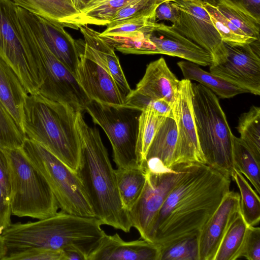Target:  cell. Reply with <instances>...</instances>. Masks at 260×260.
Returning a JSON list of instances; mask_svg holds the SVG:
<instances>
[{"instance_id":"6da1fadb","label":"cell","mask_w":260,"mask_h":260,"mask_svg":"<svg viewBox=\"0 0 260 260\" xmlns=\"http://www.w3.org/2000/svg\"><path fill=\"white\" fill-rule=\"evenodd\" d=\"M231 181L206 164H191L162 205L150 241L161 247L198 234L230 191Z\"/></svg>"},{"instance_id":"7a4b0ae2","label":"cell","mask_w":260,"mask_h":260,"mask_svg":"<svg viewBox=\"0 0 260 260\" xmlns=\"http://www.w3.org/2000/svg\"><path fill=\"white\" fill-rule=\"evenodd\" d=\"M76 127L81 143V156L76 174L81 180L101 224L125 233L132 228L128 211L122 202L113 169L99 130L89 126L77 111Z\"/></svg>"},{"instance_id":"3957f363","label":"cell","mask_w":260,"mask_h":260,"mask_svg":"<svg viewBox=\"0 0 260 260\" xmlns=\"http://www.w3.org/2000/svg\"><path fill=\"white\" fill-rule=\"evenodd\" d=\"M96 217L57 212L50 217L26 223H11L2 235L6 256L36 248L63 250L76 246L88 256L106 234ZM88 258V257H87Z\"/></svg>"},{"instance_id":"277c9868","label":"cell","mask_w":260,"mask_h":260,"mask_svg":"<svg viewBox=\"0 0 260 260\" xmlns=\"http://www.w3.org/2000/svg\"><path fill=\"white\" fill-rule=\"evenodd\" d=\"M77 111L69 105L28 94L22 118L26 138L40 144L76 173L81 156Z\"/></svg>"},{"instance_id":"5b68a950","label":"cell","mask_w":260,"mask_h":260,"mask_svg":"<svg viewBox=\"0 0 260 260\" xmlns=\"http://www.w3.org/2000/svg\"><path fill=\"white\" fill-rule=\"evenodd\" d=\"M193 114L200 149L206 164L232 178L234 135L216 94L192 83Z\"/></svg>"},{"instance_id":"8992f818","label":"cell","mask_w":260,"mask_h":260,"mask_svg":"<svg viewBox=\"0 0 260 260\" xmlns=\"http://www.w3.org/2000/svg\"><path fill=\"white\" fill-rule=\"evenodd\" d=\"M19 28L40 62L43 82L38 94L47 99L85 110L90 100L75 76L54 55L40 32L35 15L17 6Z\"/></svg>"},{"instance_id":"52a82bcc","label":"cell","mask_w":260,"mask_h":260,"mask_svg":"<svg viewBox=\"0 0 260 260\" xmlns=\"http://www.w3.org/2000/svg\"><path fill=\"white\" fill-rule=\"evenodd\" d=\"M4 150L10 171L12 215L41 219L55 214L59 208L54 193L21 148Z\"/></svg>"},{"instance_id":"ba28073f","label":"cell","mask_w":260,"mask_h":260,"mask_svg":"<svg viewBox=\"0 0 260 260\" xmlns=\"http://www.w3.org/2000/svg\"><path fill=\"white\" fill-rule=\"evenodd\" d=\"M21 149L46 180L60 211L95 217L85 188L75 172L44 147L27 138Z\"/></svg>"},{"instance_id":"9c48e42d","label":"cell","mask_w":260,"mask_h":260,"mask_svg":"<svg viewBox=\"0 0 260 260\" xmlns=\"http://www.w3.org/2000/svg\"><path fill=\"white\" fill-rule=\"evenodd\" d=\"M85 110L108 137L117 168H141L136 151L138 120L141 111L94 101L88 102Z\"/></svg>"},{"instance_id":"30bf717a","label":"cell","mask_w":260,"mask_h":260,"mask_svg":"<svg viewBox=\"0 0 260 260\" xmlns=\"http://www.w3.org/2000/svg\"><path fill=\"white\" fill-rule=\"evenodd\" d=\"M0 57L13 69L28 94H38L43 81L41 68L22 41L17 6L11 0H0Z\"/></svg>"},{"instance_id":"8fae6325","label":"cell","mask_w":260,"mask_h":260,"mask_svg":"<svg viewBox=\"0 0 260 260\" xmlns=\"http://www.w3.org/2000/svg\"><path fill=\"white\" fill-rule=\"evenodd\" d=\"M191 164L145 171L146 181L143 190L128 211L132 227L138 231L142 239L150 241L154 222L162 205Z\"/></svg>"},{"instance_id":"7c38bea8","label":"cell","mask_w":260,"mask_h":260,"mask_svg":"<svg viewBox=\"0 0 260 260\" xmlns=\"http://www.w3.org/2000/svg\"><path fill=\"white\" fill-rule=\"evenodd\" d=\"M203 0H173L178 13V19L171 26L178 32L200 46L212 56L217 64L223 62L226 51L215 28Z\"/></svg>"},{"instance_id":"4fadbf2b","label":"cell","mask_w":260,"mask_h":260,"mask_svg":"<svg viewBox=\"0 0 260 260\" xmlns=\"http://www.w3.org/2000/svg\"><path fill=\"white\" fill-rule=\"evenodd\" d=\"M225 60L210 66V72L240 86L248 92L260 94L259 40L250 43L223 42Z\"/></svg>"},{"instance_id":"5bb4252c","label":"cell","mask_w":260,"mask_h":260,"mask_svg":"<svg viewBox=\"0 0 260 260\" xmlns=\"http://www.w3.org/2000/svg\"><path fill=\"white\" fill-rule=\"evenodd\" d=\"M191 86L190 80H181L177 97L172 105L177 129L175 165L183 163L206 164L200 149L193 117Z\"/></svg>"},{"instance_id":"9a60e30c","label":"cell","mask_w":260,"mask_h":260,"mask_svg":"<svg viewBox=\"0 0 260 260\" xmlns=\"http://www.w3.org/2000/svg\"><path fill=\"white\" fill-rule=\"evenodd\" d=\"M75 77L90 101L115 106L124 105L125 97L112 77L80 51Z\"/></svg>"},{"instance_id":"2e32d148","label":"cell","mask_w":260,"mask_h":260,"mask_svg":"<svg viewBox=\"0 0 260 260\" xmlns=\"http://www.w3.org/2000/svg\"><path fill=\"white\" fill-rule=\"evenodd\" d=\"M240 211V194L229 191L198 234L199 260H214L228 228Z\"/></svg>"},{"instance_id":"e0dca14e","label":"cell","mask_w":260,"mask_h":260,"mask_svg":"<svg viewBox=\"0 0 260 260\" xmlns=\"http://www.w3.org/2000/svg\"><path fill=\"white\" fill-rule=\"evenodd\" d=\"M79 29L84 39V42L78 41L79 51L107 72L116 82L121 93L126 97L132 89L113 46L102 37L100 32L87 25H82Z\"/></svg>"},{"instance_id":"ac0fdd59","label":"cell","mask_w":260,"mask_h":260,"mask_svg":"<svg viewBox=\"0 0 260 260\" xmlns=\"http://www.w3.org/2000/svg\"><path fill=\"white\" fill-rule=\"evenodd\" d=\"M160 247L145 239L124 241L116 233L106 234L87 260H159Z\"/></svg>"},{"instance_id":"d6986e66","label":"cell","mask_w":260,"mask_h":260,"mask_svg":"<svg viewBox=\"0 0 260 260\" xmlns=\"http://www.w3.org/2000/svg\"><path fill=\"white\" fill-rule=\"evenodd\" d=\"M149 38L159 54L178 57L202 66H210L213 62L212 56L208 51L171 26L156 22Z\"/></svg>"},{"instance_id":"ffe728a7","label":"cell","mask_w":260,"mask_h":260,"mask_svg":"<svg viewBox=\"0 0 260 260\" xmlns=\"http://www.w3.org/2000/svg\"><path fill=\"white\" fill-rule=\"evenodd\" d=\"M179 80L169 69L165 59L149 63L141 80L132 91L153 100L163 99L172 104L180 87Z\"/></svg>"},{"instance_id":"44dd1931","label":"cell","mask_w":260,"mask_h":260,"mask_svg":"<svg viewBox=\"0 0 260 260\" xmlns=\"http://www.w3.org/2000/svg\"><path fill=\"white\" fill-rule=\"evenodd\" d=\"M40 32L50 50L75 76L79 51L74 40L60 24L35 15Z\"/></svg>"},{"instance_id":"7402d4cb","label":"cell","mask_w":260,"mask_h":260,"mask_svg":"<svg viewBox=\"0 0 260 260\" xmlns=\"http://www.w3.org/2000/svg\"><path fill=\"white\" fill-rule=\"evenodd\" d=\"M177 129L173 116L165 117L148 150L141 167L145 171L162 166L168 169L175 166Z\"/></svg>"},{"instance_id":"603a6c76","label":"cell","mask_w":260,"mask_h":260,"mask_svg":"<svg viewBox=\"0 0 260 260\" xmlns=\"http://www.w3.org/2000/svg\"><path fill=\"white\" fill-rule=\"evenodd\" d=\"M30 13L75 29L79 28L80 12L71 0H11Z\"/></svg>"},{"instance_id":"cb8c5ba5","label":"cell","mask_w":260,"mask_h":260,"mask_svg":"<svg viewBox=\"0 0 260 260\" xmlns=\"http://www.w3.org/2000/svg\"><path fill=\"white\" fill-rule=\"evenodd\" d=\"M27 94L16 73L0 57V101L22 131L23 106Z\"/></svg>"},{"instance_id":"d4e9b609","label":"cell","mask_w":260,"mask_h":260,"mask_svg":"<svg viewBox=\"0 0 260 260\" xmlns=\"http://www.w3.org/2000/svg\"><path fill=\"white\" fill-rule=\"evenodd\" d=\"M177 65L185 79L195 80L209 88L220 98L229 99L248 91L211 72L203 70L199 65L189 61H180Z\"/></svg>"},{"instance_id":"484cf974","label":"cell","mask_w":260,"mask_h":260,"mask_svg":"<svg viewBox=\"0 0 260 260\" xmlns=\"http://www.w3.org/2000/svg\"><path fill=\"white\" fill-rule=\"evenodd\" d=\"M115 173L122 202L128 211L143 190L146 181L145 171L142 168H117Z\"/></svg>"},{"instance_id":"4316f807","label":"cell","mask_w":260,"mask_h":260,"mask_svg":"<svg viewBox=\"0 0 260 260\" xmlns=\"http://www.w3.org/2000/svg\"><path fill=\"white\" fill-rule=\"evenodd\" d=\"M248 226L239 211L223 236L214 260H236L240 258Z\"/></svg>"},{"instance_id":"83f0119b","label":"cell","mask_w":260,"mask_h":260,"mask_svg":"<svg viewBox=\"0 0 260 260\" xmlns=\"http://www.w3.org/2000/svg\"><path fill=\"white\" fill-rule=\"evenodd\" d=\"M132 1L92 0L80 11L79 25H108L116 13Z\"/></svg>"},{"instance_id":"f1b7e54d","label":"cell","mask_w":260,"mask_h":260,"mask_svg":"<svg viewBox=\"0 0 260 260\" xmlns=\"http://www.w3.org/2000/svg\"><path fill=\"white\" fill-rule=\"evenodd\" d=\"M233 158L235 168L244 176L260 194V159L257 158L245 144L234 135Z\"/></svg>"},{"instance_id":"f546056e","label":"cell","mask_w":260,"mask_h":260,"mask_svg":"<svg viewBox=\"0 0 260 260\" xmlns=\"http://www.w3.org/2000/svg\"><path fill=\"white\" fill-rule=\"evenodd\" d=\"M152 30L118 35L103 36L101 35L108 43L113 46L114 49L123 53L159 54L156 46L149 38Z\"/></svg>"},{"instance_id":"4dcf8cb0","label":"cell","mask_w":260,"mask_h":260,"mask_svg":"<svg viewBox=\"0 0 260 260\" xmlns=\"http://www.w3.org/2000/svg\"><path fill=\"white\" fill-rule=\"evenodd\" d=\"M165 117L148 107L139 117L136 151L141 167L145 159L149 147Z\"/></svg>"},{"instance_id":"1f68e13d","label":"cell","mask_w":260,"mask_h":260,"mask_svg":"<svg viewBox=\"0 0 260 260\" xmlns=\"http://www.w3.org/2000/svg\"><path fill=\"white\" fill-rule=\"evenodd\" d=\"M232 178L236 182L240 190V213L248 226H255L260 220L259 195L237 170L233 172Z\"/></svg>"},{"instance_id":"d6a6232c","label":"cell","mask_w":260,"mask_h":260,"mask_svg":"<svg viewBox=\"0 0 260 260\" xmlns=\"http://www.w3.org/2000/svg\"><path fill=\"white\" fill-rule=\"evenodd\" d=\"M240 139L253 155L260 159V108L252 106L248 112L242 113L237 127Z\"/></svg>"},{"instance_id":"836d02e7","label":"cell","mask_w":260,"mask_h":260,"mask_svg":"<svg viewBox=\"0 0 260 260\" xmlns=\"http://www.w3.org/2000/svg\"><path fill=\"white\" fill-rule=\"evenodd\" d=\"M198 234L183 237L160 247L159 260H199Z\"/></svg>"},{"instance_id":"e575fe53","label":"cell","mask_w":260,"mask_h":260,"mask_svg":"<svg viewBox=\"0 0 260 260\" xmlns=\"http://www.w3.org/2000/svg\"><path fill=\"white\" fill-rule=\"evenodd\" d=\"M203 6L223 42L250 43L256 40L250 38L237 27L211 3L203 2Z\"/></svg>"},{"instance_id":"d590c367","label":"cell","mask_w":260,"mask_h":260,"mask_svg":"<svg viewBox=\"0 0 260 260\" xmlns=\"http://www.w3.org/2000/svg\"><path fill=\"white\" fill-rule=\"evenodd\" d=\"M26 136L5 106L0 101V148L22 147Z\"/></svg>"},{"instance_id":"8d00e7d4","label":"cell","mask_w":260,"mask_h":260,"mask_svg":"<svg viewBox=\"0 0 260 260\" xmlns=\"http://www.w3.org/2000/svg\"><path fill=\"white\" fill-rule=\"evenodd\" d=\"M220 13L249 37L259 40L260 22L242 11L220 3L214 4Z\"/></svg>"},{"instance_id":"74e56055","label":"cell","mask_w":260,"mask_h":260,"mask_svg":"<svg viewBox=\"0 0 260 260\" xmlns=\"http://www.w3.org/2000/svg\"><path fill=\"white\" fill-rule=\"evenodd\" d=\"M166 1L173 0H133L116 13L107 26H111L136 17L154 15L157 6Z\"/></svg>"},{"instance_id":"f35d334b","label":"cell","mask_w":260,"mask_h":260,"mask_svg":"<svg viewBox=\"0 0 260 260\" xmlns=\"http://www.w3.org/2000/svg\"><path fill=\"white\" fill-rule=\"evenodd\" d=\"M156 22L154 15H143L129 19L114 25L107 26L101 34L103 36L118 35L152 30Z\"/></svg>"},{"instance_id":"ab89813d","label":"cell","mask_w":260,"mask_h":260,"mask_svg":"<svg viewBox=\"0 0 260 260\" xmlns=\"http://www.w3.org/2000/svg\"><path fill=\"white\" fill-rule=\"evenodd\" d=\"M260 260V228L248 226L243 244L240 257Z\"/></svg>"},{"instance_id":"60d3db41","label":"cell","mask_w":260,"mask_h":260,"mask_svg":"<svg viewBox=\"0 0 260 260\" xmlns=\"http://www.w3.org/2000/svg\"><path fill=\"white\" fill-rule=\"evenodd\" d=\"M5 260H64V257L61 250L36 248L10 255Z\"/></svg>"},{"instance_id":"b9f144b4","label":"cell","mask_w":260,"mask_h":260,"mask_svg":"<svg viewBox=\"0 0 260 260\" xmlns=\"http://www.w3.org/2000/svg\"><path fill=\"white\" fill-rule=\"evenodd\" d=\"M213 4H223L242 12L260 22V0H212Z\"/></svg>"},{"instance_id":"7bdbcfd3","label":"cell","mask_w":260,"mask_h":260,"mask_svg":"<svg viewBox=\"0 0 260 260\" xmlns=\"http://www.w3.org/2000/svg\"><path fill=\"white\" fill-rule=\"evenodd\" d=\"M0 189L10 203V180L8 160L4 149L0 148Z\"/></svg>"},{"instance_id":"ee69618b","label":"cell","mask_w":260,"mask_h":260,"mask_svg":"<svg viewBox=\"0 0 260 260\" xmlns=\"http://www.w3.org/2000/svg\"><path fill=\"white\" fill-rule=\"evenodd\" d=\"M156 20H168L172 24L178 19V13L171 1H166L160 4L156 8L155 12Z\"/></svg>"},{"instance_id":"f6af8a7d","label":"cell","mask_w":260,"mask_h":260,"mask_svg":"<svg viewBox=\"0 0 260 260\" xmlns=\"http://www.w3.org/2000/svg\"><path fill=\"white\" fill-rule=\"evenodd\" d=\"M11 215L10 203L7 201L0 189V234L11 223Z\"/></svg>"},{"instance_id":"bcb514c9","label":"cell","mask_w":260,"mask_h":260,"mask_svg":"<svg viewBox=\"0 0 260 260\" xmlns=\"http://www.w3.org/2000/svg\"><path fill=\"white\" fill-rule=\"evenodd\" d=\"M62 250L64 260H87V253L76 246H70Z\"/></svg>"},{"instance_id":"7dc6e473","label":"cell","mask_w":260,"mask_h":260,"mask_svg":"<svg viewBox=\"0 0 260 260\" xmlns=\"http://www.w3.org/2000/svg\"><path fill=\"white\" fill-rule=\"evenodd\" d=\"M76 10L80 12L92 0H71Z\"/></svg>"},{"instance_id":"c3c4849f","label":"cell","mask_w":260,"mask_h":260,"mask_svg":"<svg viewBox=\"0 0 260 260\" xmlns=\"http://www.w3.org/2000/svg\"><path fill=\"white\" fill-rule=\"evenodd\" d=\"M7 252V247L2 234H0V260H4Z\"/></svg>"},{"instance_id":"681fc988","label":"cell","mask_w":260,"mask_h":260,"mask_svg":"<svg viewBox=\"0 0 260 260\" xmlns=\"http://www.w3.org/2000/svg\"><path fill=\"white\" fill-rule=\"evenodd\" d=\"M205 2L213 4L212 0H203Z\"/></svg>"}]
</instances>
